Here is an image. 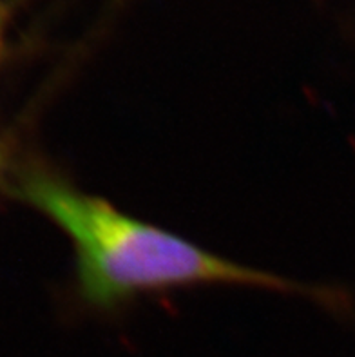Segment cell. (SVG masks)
<instances>
[{
	"mask_svg": "<svg viewBox=\"0 0 355 357\" xmlns=\"http://www.w3.org/2000/svg\"><path fill=\"white\" fill-rule=\"evenodd\" d=\"M15 192L71 240L78 290L91 307L107 310L142 292L194 285L317 294L315 289L220 258L181 236L127 216L105 199L82 192L47 172L24 174Z\"/></svg>",
	"mask_w": 355,
	"mask_h": 357,
	"instance_id": "6da1fadb",
	"label": "cell"
},
{
	"mask_svg": "<svg viewBox=\"0 0 355 357\" xmlns=\"http://www.w3.org/2000/svg\"><path fill=\"white\" fill-rule=\"evenodd\" d=\"M0 167H2V153H0Z\"/></svg>",
	"mask_w": 355,
	"mask_h": 357,
	"instance_id": "7a4b0ae2",
	"label": "cell"
}]
</instances>
